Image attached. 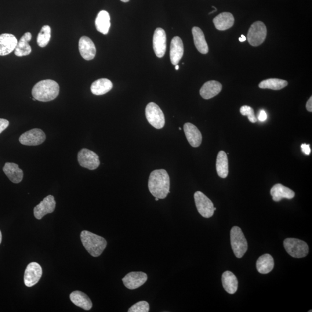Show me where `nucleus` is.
<instances>
[{
    "label": "nucleus",
    "mask_w": 312,
    "mask_h": 312,
    "mask_svg": "<svg viewBox=\"0 0 312 312\" xmlns=\"http://www.w3.org/2000/svg\"><path fill=\"white\" fill-rule=\"evenodd\" d=\"M150 311V305L145 301H141L133 305L129 310V312H148Z\"/></svg>",
    "instance_id": "473e14b6"
},
{
    "label": "nucleus",
    "mask_w": 312,
    "mask_h": 312,
    "mask_svg": "<svg viewBox=\"0 0 312 312\" xmlns=\"http://www.w3.org/2000/svg\"><path fill=\"white\" fill-rule=\"evenodd\" d=\"M81 239L87 251L94 257L100 256L107 247V241L103 237L88 231H82Z\"/></svg>",
    "instance_id": "7ed1b4c3"
},
{
    "label": "nucleus",
    "mask_w": 312,
    "mask_h": 312,
    "mask_svg": "<svg viewBox=\"0 0 312 312\" xmlns=\"http://www.w3.org/2000/svg\"><path fill=\"white\" fill-rule=\"evenodd\" d=\"M18 41L15 36L10 34L0 35V56L11 53L16 48Z\"/></svg>",
    "instance_id": "dca6fc26"
},
{
    "label": "nucleus",
    "mask_w": 312,
    "mask_h": 312,
    "mask_svg": "<svg viewBox=\"0 0 312 312\" xmlns=\"http://www.w3.org/2000/svg\"><path fill=\"white\" fill-rule=\"evenodd\" d=\"M301 150L304 154L309 155L311 154V148L310 144H303L301 145Z\"/></svg>",
    "instance_id": "c9c22d12"
},
{
    "label": "nucleus",
    "mask_w": 312,
    "mask_h": 312,
    "mask_svg": "<svg viewBox=\"0 0 312 312\" xmlns=\"http://www.w3.org/2000/svg\"><path fill=\"white\" fill-rule=\"evenodd\" d=\"M267 119V115L266 114V111L264 110H261L259 112L258 115V120L260 122H264L266 121Z\"/></svg>",
    "instance_id": "e433bc0d"
},
{
    "label": "nucleus",
    "mask_w": 312,
    "mask_h": 312,
    "mask_svg": "<svg viewBox=\"0 0 312 312\" xmlns=\"http://www.w3.org/2000/svg\"><path fill=\"white\" fill-rule=\"evenodd\" d=\"M2 239V235L1 230H0V245H1Z\"/></svg>",
    "instance_id": "ea45409f"
},
{
    "label": "nucleus",
    "mask_w": 312,
    "mask_h": 312,
    "mask_svg": "<svg viewBox=\"0 0 312 312\" xmlns=\"http://www.w3.org/2000/svg\"><path fill=\"white\" fill-rule=\"evenodd\" d=\"M56 202L53 195L47 196L43 201L34 209V215L36 219L41 220L47 214L52 213L55 210Z\"/></svg>",
    "instance_id": "9b49d317"
},
{
    "label": "nucleus",
    "mask_w": 312,
    "mask_h": 312,
    "mask_svg": "<svg viewBox=\"0 0 312 312\" xmlns=\"http://www.w3.org/2000/svg\"><path fill=\"white\" fill-rule=\"evenodd\" d=\"M308 312H312V310H311V311H308Z\"/></svg>",
    "instance_id": "a18cd8bd"
},
{
    "label": "nucleus",
    "mask_w": 312,
    "mask_h": 312,
    "mask_svg": "<svg viewBox=\"0 0 312 312\" xmlns=\"http://www.w3.org/2000/svg\"><path fill=\"white\" fill-rule=\"evenodd\" d=\"M51 38V28L49 26H44L41 29L37 37V43L41 48H45L48 45Z\"/></svg>",
    "instance_id": "2f4dec72"
},
{
    "label": "nucleus",
    "mask_w": 312,
    "mask_h": 312,
    "mask_svg": "<svg viewBox=\"0 0 312 312\" xmlns=\"http://www.w3.org/2000/svg\"><path fill=\"white\" fill-rule=\"evenodd\" d=\"M70 297L71 301L75 306L86 311L92 309L93 306L92 301L85 293L77 290L72 292Z\"/></svg>",
    "instance_id": "5701e85b"
},
{
    "label": "nucleus",
    "mask_w": 312,
    "mask_h": 312,
    "mask_svg": "<svg viewBox=\"0 0 312 312\" xmlns=\"http://www.w3.org/2000/svg\"><path fill=\"white\" fill-rule=\"evenodd\" d=\"M184 131L188 143L192 147L197 148L200 146L202 141L200 131L193 124L186 123L184 125Z\"/></svg>",
    "instance_id": "f3484780"
},
{
    "label": "nucleus",
    "mask_w": 312,
    "mask_h": 312,
    "mask_svg": "<svg viewBox=\"0 0 312 312\" xmlns=\"http://www.w3.org/2000/svg\"><path fill=\"white\" fill-rule=\"evenodd\" d=\"M3 170L12 183L18 184L23 180V171L19 168L17 164L12 162H6L4 167L3 168Z\"/></svg>",
    "instance_id": "6ab92c4d"
},
{
    "label": "nucleus",
    "mask_w": 312,
    "mask_h": 312,
    "mask_svg": "<svg viewBox=\"0 0 312 312\" xmlns=\"http://www.w3.org/2000/svg\"><path fill=\"white\" fill-rule=\"evenodd\" d=\"M179 130H182V129H181L180 128H179Z\"/></svg>",
    "instance_id": "49530a36"
},
{
    "label": "nucleus",
    "mask_w": 312,
    "mask_h": 312,
    "mask_svg": "<svg viewBox=\"0 0 312 312\" xmlns=\"http://www.w3.org/2000/svg\"><path fill=\"white\" fill-rule=\"evenodd\" d=\"M153 48L156 56L158 58L164 56L166 50V35L161 28L156 29L153 37Z\"/></svg>",
    "instance_id": "ddd939ff"
},
{
    "label": "nucleus",
    "mask_w": 312,
    "mask_h": 312,
    "mask_svg": "<svg viewBox=\"0 0 312 312\" xmlns=\"http://www.w3.org/2000/svg\"><path fill=\"white\" fill-rule=\"evenodd\" d=\"M222 90V85L219 82L210 81L204 83L200 90V95L205 100L215 97Z\"/></svg>",
    "instance_id": "aec40b11"
},
{
    "label": "nucleus",
    "mask_w": 312,
    "mask_h": 312,
    "mask_svg": "<svg viewBox=\"0 0 312 312\" xmlns=\"http://www.w3.org/2000/svg\"><path fill=\"white\" fill-rule=\"evenodd\" d=\"M32 39V35L30 32H26L18 42L15 50H14V54L17 57H23L29 55L31 52L32 49L28 42H30Z\"/></svg>",
    "instance_id": "a878e982"
},
{
    "label": "nucleus",
    "mask_w": 312,
    "mask_h": 312,
    "mask_svg": "<svg viewBox=\"0 0 312 312\" xmlns=\"http://www.w3.org/2000/svg\"><path fill=\"white\" fill-rule=\"evenodd\" d=\"M9 125L8 120L0 118V134L2 133Z\"/></svg>",
    "instance_id": "f704fd0d"
},
{
    "label": "nucleus",
    "mask_w": 312,
    "mask_h": 312,
    "mask_svg": "<svg viewBox=\"0 0 312 312\" xmlns=\"http://www.w3.org/2000/svg\"><path fill=\"white\" fill-rule=\"evenodd\" d=\"M46 138V134L42 130L35 128L23 133L20 137L19 141L21 144L27 146H37L44 143Z\"/></svg>",
    "instance_id": "9d476101"
},
{
    "label": "nucleus",
    "mask_w": 312,
    "mask_h": 312,
    "mask_svg": "<svg viewBox=\"0 0 312 312\" xmlns=\"http://www.w3.org/2000/svg\"><path fill=\"white\" fill-rule=\"evenodd\" d=\"M306 108L308 111L312 112V97L310 98L306 104Z\"/></svg>",
    "instance_id": "4c0bfd02"
},
{
    "label": "nucleus",
    "mask_w": 312,
    "mask_h": 312,
    "mask_svg": "<svg viewBox=\"0 0 312 312\" xmlns=\"http://www.w3.org/2000/svg\"><path fill=\"white\" fill-rule=\"evenodd\" d=\"M267 28L265 24L258 21L250 27L247 39L250 45L258 46L264 42L267 37Z\"/></svg>",
    "instance_id": "0eeeda50"
},
{
    "label": "nucleus",
    "mask_w": 312,
    "mask_h": 312,
    "mask_svg": "<svg viewBox=\"0 0 312 312\" xmlns=\"http://www.w3.org/2000/svg\"><path fill=\"white\" fill-rule=\"evenodd\" d=\"M194 44L196 48L202 54H206L209 52L208 43L206 41L204 32L200 28L194 27L192 30Z\"/></svg>",
    "instance_id": "cd10ccee"
},
{
    "label": "nucleus",
    "mask_w": 312,
    "mask_h": 312,
    "mask_svg": "<svg viewBox=\"0 0 312 312\" xmlns=\"http://www.w3.org/2000/svg\"><path fill=\"white\" fill-rule=\"evenodd\" d=\"M60 87L53 80H43L37 83L32 90V95L36 100L48 102L56 99L59 96Z\"/></svg>",
    "instance_id": "f03ea898"
},
{
    "label": "nucleus",
    "mask_w": 312,
    "mask_h": 312,
    "mask_svg": "<svg viewBox=\"0 0 312 312\" xmlns=\"http://www.w3.org/2000/svg\"><path fill=\"white\" fill-rule=\"evenodd\" d=\"M148 188L155 198L165 199L170 193V177L164 169L155 170L150 174Z\"/></svg>",
    "instance_id": "f257e3e1"
},
{
    "label": "nucleus",
    "mask_w": 312,
    "mask_h": 312,
    "mask_svg": "<svg viewBox=\"0 0 312 312\" xmlns=\"http://www.w3.org/2000/svg\"><path fill=\"white\" fill-rule=\"evenodd\" d=\"M42 268L35 262L29 264L24 273V284L27 287H32L37 284L42 277Z\"/></svg>",
    "instance_id": "f8f14e48"
},
{
    "label": "nucleus",
    "mask_w": 312,
    "mask_h": 312,
    "mask_svg": "<svg viewBox=\"0 0 312 312\" xmlns=\"http://www.w3.org/2000/svg\"><path fill=\"white\" fill-rule=\"evenodd\" d=\"M145 115L150 124L157 129L164 128L165 119L164 113L157 104L150 103L145 108Z\"/></svg>",
    "instance_id": "39448f33"
},
{
    "label": "nucleus",
    "mask_w": 312,
    "mask_h": 312,
    "mask_svg": "<svg viewBox=\"0 0 312 312\" xmlns=\"http://www.w3.org/2000/svg\"><path fill=\"white\" fill-rule=\"evenodd\" d=\"M217 175L221 178L225 179L228 175V161L227 155L224 151H221L217 155L216 160Z\"/></svg>",
    "instance_id": "c756f323"
},
{
    "label": "nucleus",
    "mask_w": 312,
    "mask_h": 312,
    "mask_svg": "<svg viewBox=\"0 0 312 312\" xmlns=\"http://www.w3.org/2000/svg\"><path fill=\"white\" fill-rule=\"evenodd\" d=\"M284 248L289 255L295 258L306 257L309 252L307 243L296 238H287L284 242Z\"/></svg>",
    "instance_id": "423d86ee"
},
{
    "label": "nucleus",
    "mask_w": 312,
    "mask_h": 312,
    "mask_svg": "<svg viewBox=\"0 0 312 312\" xmlns=\"http://www.w3.org/2000/svg\"><path fill=\"white\" fill-rule=\"evenodd\" d=\"M240 112L242 115L248 116L249 121L252 123H256L257 119L254 112L253 109L248 105H244L240 108Z\"/></svg>",
    "instance_id": "72a5a7b5"
},
{
    "label": "nucleus",
    "mask_w": 312,
    "mask_h": 312,
    "mask_svg": "<svg viewBox=\"0 0 312 312\" xmlns=\"http://www.w3.org/2000/svg\"><path fill=\"white\" fill-rule=\"evenodd\" d=\"M113 87L112 82L110 80L107 78H101L94 81L92 85V93L96 96L104 95V94L110 92Z\"/></svg>",
    "instance_id": "bb28decb"
},
{
    "label": "nucleus",
    "mask_w": 312,
    "mask_h": 312,
    "mask_svg": "<svg viewBox=\"0 0 312 312\" xmlns=\"http://www.w3.org/2000/svg\"><path fill=\"white\" fill-rule=\"evenodd\" d=\"M175 69H176V70H179V65H176Z\"/></svg>",
    "instance_id": "79ce46f5"
},
{
    "label": "nucleus",
    "mask_w": 312,
    "mask_h": 312,
    "mask_svg": "<svg viewBox=\"0 0 312 312\" xmlns=\"http://www.w3.org/2000/svg\"><path fill=\"white\" fill-rule=\"evenodd\" d=\"M79 50L81 56L86 60H92L96 56V48L92 39L88 37H81L79 41Z\"/></svg>",
    "instance_id": "2eb2a0df"
},
{
    "label": "nucleus",
    "mask_w": 312,
    "mask_h": 312,
    "mask_svg": "<svg viewBox=\"0 0 312 312\" xmlns=\"http://www.w3.org/2000/svg\"><path fill=\"white\" fill-rule=\"evenodd\" d=\"M288 85V82L285 81V80L271 78L261 81L259 85V87L261 89L279 90L285 88Z\"/></svg>",
    "instance_id": "7c9ffc66"
},
{
    "label": "nucleus",
    "mask_w": 312,
    "mask_h": 312,
    "mask_svg": "<svg viewBox=\"0 0 312 312\" xmlns=\"http://www.w3.org/2000/svg\"><path fill=\"white\" fill-rule=\"evenodd\" d=\"M234 21L233 14L229 12H223L216 16L213 22L217 30L225 31L233 26Z\"/></svg>",
    "instance_id": "412c9836"
},
{
    "label": "nucleus",
    "mask_w": 312,
    "mask_h": 312,
    "mask_svg": "<svg viewBox=\"0 0 312 312\" xmlns=\"http://www.w3.org/2000/svg\"><path fill=\"white\" fill-rule=\"evenodd\" d=\"M216 210V208H214V210H215V211Z\"/></svg>",
    "instance_id": "c03bdc74"
},
{
    "label": "nucleus",
    "mask_w": 312,
    "mask_h": 312,
    "mask_svg": "<svg viewBox=\"0 0 312 312\" xmlns=\"http://www.w3.org/2000/svg\"><path fill=\"white\" fill-rule=\"evenodd\" d=\"M270 193L275 202L280 201L284 198L291 199L295 197V192L281 184H275L272 187Z\"/></svg>",
    "instance_id": "4be33fe9"
},
{
    "label": "nucleus",
    "mask_w": 312,
    "mask_h": 312,
    "mask_svg": "<svg viewBox=\"0 0 312 312\" xmlns=\"http://www.w3.org/2000/svg\"><path fill=\"white\" fill-rule=\"evenodd\" d=\"M121 1L123 2H128L130 1V0H121Z\"/></svg>",
    "instance_id": "a19ab883"
},
{
    "label": "nucleus",
    "mask_w": 312,
    "mask_h": 312,
    "mask_svg": "<svg viewBox=\"0 0 312 312\" xmlns=\"http://www.w3.org/2000/svg\"><path fill=\"white\" fill-rule=\"evenodd\" d=\"M159 198H155V201H158L159 200Z\"/></svg>",
    "instance_id": "37998d69"
},
{
    "label": "nucleus",
    "mask_w": 312,
    "mask_h": 312,
    "mask_svg": "<svg viewBox=\"0 0 312 312\" xmlns=\"http://www.w3.org/2000/svg\"><path fill=\"white\" fill-rule=\"evenodd\" d=\"M110 14L105 10H101L97 16L95 21V25L97 30L100 33L107 35L111 27Z\"/></svg>",
    "instance_id": "393cba45"
},
{
    "label": "nucleus",
    "mask_w": 312,
    "mask_h": 312,
    "mask_svg": "<svg viewBox=\"0 0 312 312\" xmlns=\"http://www.w3.org/2000/svg\"><path fill=\"white\" fill-rule=\"evenodd\" d=\"M196 207L200 215L205 218H210L214 215V205L210 199L201 191L194 194Z\"/></svg>",
    "instance_id": "1a4fd4ad"
},
{
    "label": "nucleus",
    "mask_w": 312,
    "mask_h": 312,
    "mask_svg": "<svg viewBox=\"0 0 312 312\" xmlns=\"http://www.w3.org/2000/svg\"><path fill=\"white\" fill-rule=\"evenodd\" d=\"M231 245L234 255L242 258L248 250V242L241 228L234 226L230 231Z\"/></svg>",
    "instance_id": "20e7f679"
},
{
    "label": "nucleus",
    "mask_w": 312,
    "mask_h": 312,
    "mask_svg": "<svg viewBox=\"0 0 312 312\" xmlns=\"http://www.w3.org/2000/svg\"><path fill=\"white\" fill-rule=\"evenodd\" d=\"M223 288L226 291L233 295L237 291L238 281L236 276L229 271H225L221 278Z\"/></svg>",
    "instance_id": "b1692460"
},
{
    "label": "nucleus",
    "mask_w": 312,
    "mask_h": 312,
    "mask_svg": "<svg viewBox=\"0 0 312 312\" xmlns=\"http://www.w3.org/2000/svg\"><path fill=\"white\" fill-rule=\"evenodd\" d=\"M147 279V275L143 272H131L123 278L122 281L127 288L134 290L143 286Z\"/></svg>",
    "instance_id": "4468645a"
},
{
    "label": "nucleus",
    "mask_w": 312,
    "mask_h": 312,
    "mask_svg": "<svg viewBox=\"0 0 312 312\" xmlns=\"http://www.w3.org/2000/svg\"><path fill=\"white\" fill-rule=\"evenodd\" d=\"M274 261L273 257L269 254H264L260 256L256 263V268L259 273L267 274L273 270Z\"/></svg>",
    "instance_id": "c85d7f7f"
},
{
    "label": "nucleus",
    "mask_w": 312,
    "mask_h": 312,
    "mask_svg": "<svg viewBox=\"0 0 312 312\" xmlns=\"http://www.w3.org/2000/svg\"><path fill=\"white\" fill-rule=\"evenodd\" d=\"M78 161L83 168L95 170L100 164L99 156L88 149L83 148L78 152Z\"/></svg>",
    "instance_id": "6e6552de"
},
{
    "label": "nucleus",
    "mask_w": 312,
    "mask_h": 312,
    "mask_svg": "<svg viewBox=\"0 0 312 312\" xmlns=\"http://www.w3.org/2000/svg\"><path fill=\"white\" fill-rule=\"evenodd\" d=\"M184 54V45L182 39L179 37H174L170 44V58L174 65L179 64Z\"/></svg>",
    "instance_id": "a211bd4d"
},
{
    "label": "nucleus",
    "mask_w": 312,
    "mask_h": 312,
    "mask_svg": "<svg viewBox=\"0 0 312 312\" xmlns=\"http://www.w3.org/2000/svg\"><path fill=\"white\" fill-rule=\"evenodd\" d=\"M246 40V38L244 35H241V37L239 38V41L240 42H245Z\"/></svg>",
    "instance_id": "58836bf2"
}]
</instances>
